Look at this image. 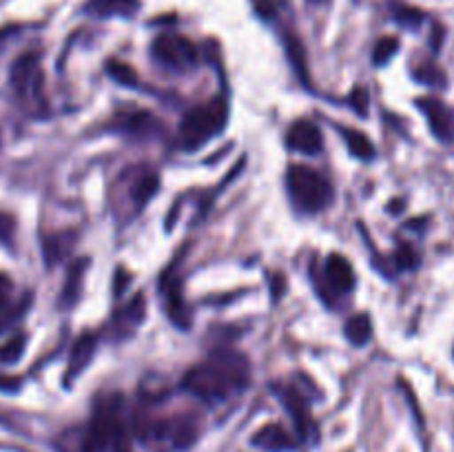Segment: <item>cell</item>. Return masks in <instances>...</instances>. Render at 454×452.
<instances>
[{"label": "cell", "instance_id": "obj_1", "mask_svg": "<svg viewBox=\"0 0 454 452\" xmlns=\"http://www.w3.org/2000/svg\"><path fill=\"white\" fill-rule=\"evenodd\" d=\"M251 381V362L238 350H217L182 379V388L211 406L229 401L244 393Z\"/></svg>", "mask_w": 454, "mask_h": 452}, {"label": "cell", "instance_id": "obj_2", "mask_svg": "<svg viewBox=\"0 0 454 452\" xmlns=\"http://www.w3.org/2000/svg\"><path fill=\"white\" fill-rule=\"evenodd\" d=\"M84 452H131V428L122 394L111 393L98 399L84 433Z\"/></svg>", "mask_w": 454, "mask_h": 452}, {"label": "cell", "instance_id": "obj_3", "mask_svg": "<svg viewBox=\"0 0 454 452\" xmlns=\"http://www.w3.org/2000/svg\"><path fill=\"white\" fill-rule=\"evenodd\" d=\"M226 118H229V105L224 97H213V100L186 111L180 122L182 149H200L208 140L220 136L226 127Z\"/></svg>", "mask_w": 454, "mask_h": 452}, {"label": "cell", "instance_id": "obj_4", "mask_svg": "<svg viewBox=\"0 0 454 452\" xmlns=\"http://www.w3.org/2000/svg\"><path fill=\"white\" fill-rule=\"evenodd\" d=\"M286 189L297 208L306 213H317L331 204L333 186L326 177L310 167H291L286 173Z\"/></svg>", "mask_w": 454, "mask_h": 452}, {"label": "cell", "instance_id": "obj_5", "mask_svg": "<svg viewBox=\"0 0 454 452\" xmlns=\"http://www.w3.org/2000/svg\"><path fill=\"white\" fill-rule=\"evenodd\" d=\"M9 82H12L18 102L29 113H44L47 102H44V78L38 53H22L12 65Z\"/></svg>", "mask_w": 454, "mask_h": 452}, {"label": "cell", "instance_id": "obj_6", "mask_svg": "<svg viewBox=\"0 0 454 452\" xmlns=\"http://www.w3.org/2000/svg\"><path fill=\"white\" fill-rule=\"evenodd\" d=\"M151 51H153V58L160 65H164L167 69L180 71V74L195 69L200 62L198 47L180 34H160L153 40Z\"/></svg>", "mask_w": 454, "mask_h": 452}, {"label": "cell", "instance_id": "obj_7", "mask_svg": "<svg viewBox=\"0 0 454 452\" xmlns=\"http://www.w3.org/2000/svg\"><path fill=\"white\" fill-rule=\"evenodd\" d=\"M160 291L164 295V304H167L168 319L176 323L177 328H189L191 326V310L186 306L184 297H182V282L177 277L176 270H168L164 273L162 284H160Z\"/></svg>", "mask_w": 454, "mask_h": 452}, {"label": "cell", "instance_id": "obj_8", "mask_svg": "<svg viewBox=\"0 0 454 452\" xmlns=\"http://www.w3.org/2000/svg\"><path fill=\"white\" fill-rule=\"evenodd\" d=\"M124 184H127V195L133 204V211H142V207H145V204L153 198L155 191H158V171H153V168L149 167L131 168V171H127V175H124Z\"/></svg>", "mask_w": 454, "mask_h": 452}, {"label": "cell", "instance_id": "obj_9", "mask_svg": "<svg viewBox=\"0 0 454 452\" xmlns=\"http://www.w3.org/2000/svg\"><path fill=\"white\" fill-rule=\"evenodd\" d=\"M286 144L288 149L297 151L304 155H317L324 146L322 131L315 127L309 120H297L286 133Z\"/></svg>", "mask_w": 454, "mask_h": 452}, {"label": "cell", "instance_id": "obj_10", "mask_svg": "<svg viewBox=\"0 0 454 452\" xmlns=\"http://www.w3.org/2000/svg\"><path fill=\"white\" fill-rule=\"evenodd\" d=\"M278 394L282 397L284 406H286V410L291 412L293 421H295V428H297V434H300V439H310L313 437L317 430H315V421L313 417H310V410H309V403H306V399L301 397L300 390L295 388H279Z\"/></svg>", "mask_w": 454, "mask_h": 452}, {"label": "cell", "instance_id": "obj_11", "mask_svg": "<svg viewBox=\"0 0 454 452\" xmlns=\"http://www.w3.org/2000/svg\"><path fill=\"white\" fill-rule=\"evenodd\" d=\"M417 106L426 113L428 118L430 129H433L434 136L443 142H450L454 136V113L448 106H443L442 102L434 100V97H421L417 100Z\"/></svg>", "mask_w": 454, "mask_h": 452}, {"label": "cell", "instance_id": "obj_12", "mask_svg": "<svg viewBox=\"0 0 454 452\" xmlns=\"http://www.w3.org/2000/svg\"><path fill=\"white\" fill-rule=\"evenodd\" d=\"M324 277H326L328 288L337 295H344L355 288V270L350 266V261L346 260L340 253H333L326 260V270H324Z\"/></svg>", "mask_w": 454, "mask_h": 452}, {"label": "cell", "instance_id": "obj_13", "mask_svg": "<svg viewBox=\"0 0 454 452\" xmlns=\"http://www.w3.org/2000/svg\"><path fill=\"white\" fill-rule=\"evenodd\" d=\"M146 319V300L142 292H137L131 301L122 306L114 317V332L118 337L131 335L137 326Z\"/></svg>", "mask_w": 454, "mask_h": 452}, {"label": "cell", "instance_id": "obj_14", "mask_svg": "<svg viewBox=\"0 0 454 452\" xmlns=\"http://www.w3.org/2000/svg\"><path fill=\"white\" fill-rule=\"evenodd\" d=\"M251 443L266 452H291L295 450V439L286 433L279 424H269L253 434Z\"/></svg>", "mask_w": 454, "mask_h": 452}, {"label": "cell", "instance_id": "obj_15", "mask_svg": "<svg viewBox=\"0 0 454 452\" xmlns=\"http://www.w3.org/2000/svg\"><path fill=\"white\" fill-rule=\"evenodd\" d=\"M98 348V337L96 335H82L78 341L74 344L69 355V366H67V377L65 381L71 384L75 377L80 375L82 370H87V366L91 363L93 355H96Z\"/></svg>", "mask_w": 454, "mask_h": 452}, {"label": "cell", "instance_id": "obj_16", "mask_svg": "<svg viewBox=\"0 0 454 452\" xmlns=\"http://www.w3.org/2000/svg\"><path fill=\"white\" fill-rule=\"evenodd\" d=\"M140 7V0H89L84 12L96 18H131Z\"/></svg>", "mask_w": 454, "mask_h": 452}, {"label": "cell", "instance_id": "obj_17", "mask_svg": "<svg viewBox=\"0 0 454 452\" xmlns=\"http://www.w3.org/2000/svg\"><path fill=\"white\" fill-rule=\"evenodd\" d=\"M89 261L87 260H75L74 264L69 266L67 270V282L65 288H62V306H71L78 301L80 291H82V279H84V270H87Z\"/></svg>", "mask_w": 454, "mask_h": 452}, {"label": "cell", "instance_id": "obj_18", "mask_svg": "<svg viewBox=\"0 0 454 452\" xmlns=\"http://www.w3.org/2000/svg\"><path fill=\"white\" fill-rule=\"evenodd\" d=\"M346 337H348L350 344L355 346H366L372 339V322L368 317V313H359L355 317H350L344 326Z\"/></svg>", "mask_w": 454, "mask_h": 452}, {"label": "cell", "instance_id": "obj_19", "mask_svg": "<svg viewBox=\"0 0 454 452\" xmlns=\"http://www.w3.org/2000/svg\"><path fill=\"white\" fill-rule=\"evenodd\" d=\"M341 136H344V142L346 146L350 149V153L355 155V158L359 160H372L375 158V146H372V142L368 140L366 133L357 131V129H340Z\"/></svg>", "mask_w": 454, "mask_h": 452}, {"label": "cell", "instance_id": "obj_20", "mask_svg": "<svg viewBox=\"0 0 454 452\" xmlns=\"http://www.w3.org/2000/svg\"><path fill=\"white\" fill-rule=\"evenodd\" d=\"M74 239H71V235L62 233V235H51V238L44 239L43 244V253H44V261H47V266H56L58 261L65 260L67 255H69V251L74 248Z\"/></svg>", "mask_w": 454, "mask_h": 452}, {"label": "cell", "instance_id": "obj_21", "mask_svg": "<svg viewBox=\"0 0 454 452\" xmlns=\"http://www.w3.org/2000/svg\"><path fill=\"white\" fill-rule=\"evenodd\" d=\"M27 346V335L16 332V335L9 337L3 346H0V363L3 366H13V363L20 362V357L25 355Z\"/></svg>", "mask_w": 454, "mask_h": 452}, {"label": "cell", "instance_id": "obj_22", "mask_svg": "<svg viewBox=\"0 0 454 452\" xmlns=\"http://www.w3.org/2000/svg\"><path fill=\"white\" fill-rule=\"evenodd\" d=\"M106 71H109L111 78H114L115 82L122 84V87H137V84H140L136 71H133L129 65H124V62L111 60L109 65H106Z\"/></svg>", "mask_w": 454, "mask_h": 452}, {"label": "cell", "instance_id": "obj_23", "mask_svg": "<svg viewBox=\"0 0 454 452\" xmlns=\"http://www.w3.org/2000/svg\"><path fill=\"white\" fill-rule=\"evenodd\" d=\"M399 51V40L393 38V35H388V38H381L380 43H377L375 51H372V62H375L377 66H384L388 65L390 60L395 58V53Z\"/></svg>", "mask_w": 454, "mask_h": 452}, {"label": "cell", "instance_id": "obj_24", "mask_svg": "<svg viewBox=\"0 0 454 452\" xmlns=\"http://www.w3.org/2000/svg\"><path fill=\"white\" fill-rule=\"evenodd\" d=\"M286 53L288 58H291L297 74L306 80V58H304V47H301L300 38H295V35H286Z\"/></svg>", "mask_w": 454, "mask_h": 452}, {"label": "cell", "instance_id": "obj_25", "mask_svg": "<svg viewBox=\"0 0 454 452\" xmlns=\"http://www.w3.org/2000/svg\"><path fill=\"white\" fill-rule=\"evenodd\" d=\"M415 80H419L421 84H428V87H446V75L439 66L434 65H424L415 71Z\"/></svg>", "mask_w": 454, "mask_h": 452}, {"label": "cell", "instance_id": "obj_26", "mask_svg": "<svg viewBox=\"0 0 454 452\" xmlns=\"http://www.w3.org/2000/svg\"><path fill=\"white\" fill-rule=\"evenodd\" d=\"M395 20L406 29H417L424 22V12L415 7H397L395 9Z\"/></svg>", "mask_w": 454, "mask_h": 452}, {"label": "cell", "instance_id": "obj_27", "mask_svg": "<svg viewBox=\"0 0 454 452\" xmlns=\"http://www.w3.org/2000/svg\"><path fill=\"white\" fill-rule=\"evenodd\" d=\"M395 264L402 270H412L419 264V257H417V253L411 246H399L397 253H395Z\"/></svg>", "mask_w": 454, "mask_h": 452}, {"label": "cell", "instance_id": "obj_28", "mask_svg": "<svg viewBox=\"0 0 454 452\" xmlns=\"http://www.w3.org/2000/svg\"><path fill=\"white\" fill-rule=\"evenodd\" d=\"M12 292H13L12 279H9L4 273H0V317H3V315H7V313H12V310H13V308L9 310Z\"/></svg>", "mask_w": 454, "mask_h": 452}, {"label": "cell", "instance_id": "obj_29", "mask_svg": "<svg viewBox=\"0 0 454 452\" xmlns=\"http://www.w3.org/2000/svg\"><path fill=\"white\" fill-rule=\"evenodd\" d=\"M16 233V220L9 213L0 211V244H9Z\"/></svg>", "mask_w": 454, "mask_h": 452}, {"label": "cell", "instance_id": "obj_30", "mask_svg": "<svg viewBox=\"0 0 454 452\" xmlns=\"http://www.w3.org/2000/svg\"><path fill=\"white\" fill-rule=\"evenodd\" d=\"M251 4H253V9H255V13L262 18V20H273L275 13H278L273 0H251Z\"/></svg>", "mask_w": 454, "mask_h": 452}, {"label": "cell", "instance_id": "obj_31", "mask_svg": "<svg viewBox=\"0 0 454 452\" xmlns=\"http://www.w3.org/2000/svg\"><path fill=\"white\" fill-rule=\"evenodd\" d=\"M27 304H29V295H27V300L22 301L20 306H16V308H13L12 313H7V315H3V317H0V332H3L4 328L9 326V323H13V322H16V319H20V315L25 313Z\"/></svg>", "mask_w": 454, "mask_h": 452}, {"label": "cell", "instance_id": "obj_32", "mask_svg": "<svg viewBox=\"0 0 454 452\" xmlns=\"http://www.w3.org/2000/svg\"><path fill=\"white\" fill-rule=\"evenodd\" d=\"M350 105L357 109V113L364 115L368 111V93L364 89H355L353 97H350Z\"/></svg>", "mask_w": 454, "mask_h": 452}, {"label": "cell", "instance_id": "obj_33", "mask_svg": "<svg viewBox=\"0 0 454 452\" xmlns=\"http://www.w3.org/2000/svg\"><path fill=\"white\" fill-rule=\"evenodd\" d=\"M18 388H20V379L18 377H9L0 372V390L3 393H16Z\"/></svg>", "mask_w": 454, "mask_h": 452}, {"label": "cell", "instance_id": "obj_34", "mask_svg": "<svg viewBox=\"0 0 454 452\" xmlns=\"http://www.w3.org/2000/svg\"><path fill=\"white\" fill-rule=\"evenodd\" d=\"M306 3H309V4H326L328 0H306Z\"/></svg>", "mask_w": 454, "mask_h": 452}]
</instances>
